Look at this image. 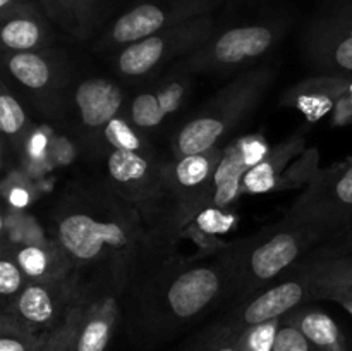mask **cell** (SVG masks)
<instances>
[{
    "mask_svg": "<svg viewBox=\"0 0 352 351\" xmlns=\"http://www.w3.org/2000/svg\"><path fill=\"white\" fill-rule=\"evenodd\" d=\"M57 240L67 257L86 265L127 253L138 243V231L133 219L117 210L105 219L88 210H69L57 222Z\"/></svg>",
    "mask_w": 352,
    "mask_h": 351,
    "instance_id": "obj_1",
    "label": "cell"
},
{
    "mask_svg": "<svg viewBox=\"0 0 352 351\" xmlns=\"http://www.w3.org/2000/svg\"><path fill=\"white\" fill-rule=\"evenodd\" d=\"M220 0H143L113 23L110 41L131 45L167 28L206 16Z\"/></svg>",
    "mask_w": 352,
    "mask_h": 351,
    "instance_id": "obj_2",
    "label": "cell"
},
{
    "mask_svg": "<svg viewBox=\"0 0 352 351\" xmlns=\"http://www.w3.org/2000/svg\"><path fill=\"white\" fill-rule=\"evenodd\" d=\"M210 30H212V19L210 16H201L127 45L119 55V71L129 78L148 74L164 58L205 40L210 34Z\"/></svg>",
    "mask_w": 352,
    "mask_h": 351,
    "instance_id": "obj_3",
    "label": "cell"
},
{
    "mask_svg": "<svg viewBox=\"0 0 352 351\" xmlns=\"http://www.w3.org/2000/svg\"><path fill=\"white\" fill-rule=\"evenodd\" d=\"M352 213V162L337 172L323 176L299 200L294 220L305 226H330Z\"/></svg>",
    "mask_w": 352,
    "mask_h": 351,
    "instance_id": "obj_4",
    "label": "cell"
},
{
    "mask_svg": "<svg viewBox=\"0 0 352 351\" xmlns=\"http://www.w3.org/2000/svg\"><path fill=\"white\" fill-rule=\"evenodd\" d=\"M57 286L52 281H31L3 313L33 332L52 334L67 317H62L65 295L58 292Z\"/></svg>",
    "mask_w": 352,
    "mask_h": 351,
    "instance_id": "obj_5",
    "label": "cell"
},
{
    "mask_svg": "<svg viewBox=\"0 0 352 351\" xmlns=\"http://www.w3.org/2000/svg\"><path fill=\"white\" fill-rule=\"evenodd\" d=\"M248 93L234 96V100H222V112L220 114H205V116L195 117L189 120L181 131H179L177 141H175V151L181 157L188 155L205 153L215 148L217 141L226 134L230 124L237 120L244 109H246Z\"/></svg>",
    "mask_w": 352,
    "mask_h": 351,
    "instance_id": "obj_6",
    "label": "cell"
},
{
    "mask_svg": "<svg viewBox=\"0 0 352 351\" xmlns=\"http://www.w3.org/2000/svg\"><path fill=\"white\" fill-rule=\"evenodd\" d=\"M220 286V275L213 268H191L172 282L167 291V303L175 317L191 319L213 301Z\"/></svg>",
    "mask_w": 352,
    "mask_h": 351,
    "instance_id": "obj_7",
    "label": "cell"
},
{
    "mask_svg": "<svg viewBox=\"0 0 352 351\" xmlns=\"http://www.w3.org/2000/svg\"><path fill=\"white\" fill-rule=\"evenodd\" d=\"M275 31L263 24L239 26L220 34L212 45V57L219 64L236 65L260 57L274 45Z\"/></svg>",
    "mask_w": 352,
    "mask_h": 351,
    "instance_id": "obj_8",
    "label": "cell"
},
{
    "mask_svg": "<svg viewBox=\"0 0 352 351\" xmlns=\"http://www.w3.org/2000/svg\"><path fill=\"white\" fill-rule=\"evenodd\" d=\"M116 319L117 308L112 299L89 306L78 305L71 351H105L112 339Z\"/></svg>",
    "mask_w": 352,
    "mask_h": 351,
    "instance_id": "obj_9",
    "label": "cell"
},
{
    "mask_svg": "<svg viewBox=\"0 0 352 351\" xmlns=\"http://www.w3.org/2000/svg\"><path fill=\"white\" fill-rule=\"evenodd\" d=\"M122 100V92L102 78L86 79L76 89V107L88 127H105L117 117Z\"/></svg>",
    "mask_w": 352,
    "mask_h": 351,
    "instance_id": "obj_10",
    "label": "cell"
},
{
    "mask_svg": "<svg viewBox=\"0 0 352 351\" xmlns=\"http://www.w3.org/2000/svg\"><path fill=\"white\" fill-rule=\"evenodd\" d=\"M107 171L110 181L126 191V198L146 196L148 189L153 186L151 162L141 151L113 150L107 158Z\"/></svg>",
    "mask_w": 352,
    "mask_h": 351,
    "instance_id": "obj_11",
    "label": "cell"
},
{
    "mask_svg": "<svg viewBox=\"0 0 352 351\" xmlns=\"http://www.w3.org/2000/svg\"><path fill=\"white\" fill-rule=\"evenodd\" d=\"M3 26L0 38L7 50L31 52L43 41L41 17L28 2H19L2 12Z\"/></svg>",
    "mask_w": 352,
    "mask_h": 351,
    "instance_id": "obj_12",
    "label": "cell"
},
{
    "mask_svg": "<svg viewBox=\"0 0 352 351\" xmlns=\"http://www.w3.org/2000/svg\"><path fill=\"white\" fill-rule=\"evenodd\" d=\"M302 244L294 233H278L253 251L250 270L258 281H268L298 258Z\"/></svg>",
    "mask_w": 352,
    "mask_h": 351,
    "instance_id": "obj_13",
    "label": "cell"
},
{
    "mask_svg": "<svg viewBox=\"0 0 352 351\" xmlns=\"http://www.w3.org/2000/svg\"><path fill=\"white\" fill-rule=\"evenodd\" d=\"M302 299H305V286L301 282H282L253 299L244 310L243 320L250 327L268 322V320L280 319L284 313L298 306Z\"/></svg>",
    "mask_w": 352,
    "mask_h": 351,
    "instance_id": "obj_14",
    "label": "cell"
},
{
    "mask_svg": "<svg viewBox=\"0 0 352 351\" xmlns=\"http://www.w3.org/2000/svg\"><path fill=\"white\" fill-rule=\"evenodd\" d=\"M248 171H250V165L244 160L243 148L237 141L234 147L223 151L222 160L213 174V206L226 209L239 196L241 188H243V178Z\"/></svg>",
    "mask_w": 352,
    "mask_h": 351,
    "instance_id": "obj_15",
    "label": "cell"
},
{
    "mask_svg": "<svg viewBox=\"0 0 352 351\" xmlns=\"http://www.w3.org/2000/svg\"><path fill=\"white\" fill-rule=\"evenodd\" d=\"M291 323L301 329L316 351H347L339 326L322 310L299 312Z\"/></svg>",
    "mask_w": 352,
    "mask_h": 351,
    "instance_id": "obj_16",
    "label": "cell"
},
{
    "mask_svg": "<svg viewBox=\"0 0 352 351\" xmlns=\"http://www.w3.org/2000/svg\"><path fill=\"white\" fill-rule=\"evenodd\" d=\"M10 76L31 92H41L54 83V69L47 57L36 52H14L7 62Z\"/></svg>",
    "mask_w": 352,
    "mask_h": 351,
    "instance_id": "obj_17",
    "label": "cell"
},
{
    "mask_svg": "<svg viewBox=\"0 0 352 351\" xmlns=\"http://www.w3.org/2000/svg\"><path fill=\"white\" fill-rule=\"evenodd\" d=\"M222 155L223 153L213 148L205 153L181 157L174 169L175 182L184 189L201 188L206 181L213 179V174L222 160Z\"/></svg>",
    "mask_w": 352,
    "mask_h": 351,
    "instance_id": "obj_18",
    "label": "cell"
},
{
    "mask_svg": "<svg viewBox=\"0 0 352 351\" xmlns=\"http://www.w3.org/2000/svg\"><path fill=\"white\" fill-rule=\"evenodd\" d=\"M50 334H38L3 313L0 320V351H41Z\"/></svg>",
    "mask_w": 352,
    "mask_h": 351,
    "instance_id": "obj_19",
    "label": "cell"
},
{
    "mask_svg": "<svg viewBox=\"0 0 352 351\" xmlns=\"http://www.w3.org/2000/svg\"><path fill=\"white\" fill-rule=\"evenodd\" d=\"M347 85L342 79L323 83L316 92H302L298 95V107L309 120H318L332 110L337 98L346 95Z\"/></svg>",
    "mask_w": 352,
    "mask_h": 351,
    "instance_id": "obj_20",
    "label": "cell"
},
{
    "mask_svg": "<svg viewBox=\"0 0 352 351\" xmlns=\"http://www.w3.org/2000/svg\"><path fill=\"white\" fill-rule=\"evenodd\" d=\"M282 158H284V151H280L277 157L268 153V157L263 162L251 167L243 178L244 191L256 193L258 195V193H268L277 188V169L280 165L278 162H282Z\"/></svg>",
    "mask_w": 352,
    "mask_h": 351,
    "instance_id": "obj_21",
    "label": "cell"
},
{
    "mask_svg": "<svg viewBox=\"0 0 352 351\" xmlns=\"http://www.w3.org/2000/svg\"><path fill=\"white\" fill-rule=\"evenodd\" d=\"M280 322L278 319L250 326L237 339V351H274Z\"/></svg>",
    "mask_w": 352,
    "mask_h": 351,
    "instance_id": "obj_22",
    "label": "cell"
},
{
    "mask_svg": "<svg viewBox=\"0 0 352 351\" xmlns=\"http://www.w3.org/2000/svg\"><path fill=\"white\" fill-rule=\"evenodd\" d=\"M16 262L31 281H50V255L41 246H23L17 250Z\"/></svg>",
    "mask_w": 352,
    "mask_h": 351,
    "instance_id": "obj_23",
    "label": "cell"
},
{
    "mask_svg": "<svg viewBox=\"0 0 352 351\" xmlns=\"http://www.w3.org/2000/svg\"><path fill=\"white\" fill-rule=\"evenodd\" d=\"M131 117L136 126L150 129V127L158 126L167 117V112L162 109L157 93H141L133 100Z\"/></svg>",
    "mask_w": 352,
    "mask_h": 351,
    "instance_id": "obj_24",
    "label": "cell"
},
{
    "mask_svg": "<svg viewBox=\"0 0 352 351\" xmlns=\"http://www.w3.org/2000/svg\"><path fill=\"white\" fill-rule=\"evenodd\" d=\"M103 136L109 141L110 147L116 150H133L141 151V140L133 127L122 119V117H116L110 120L105 127H103Z\"/></svg>",
    "mask_w": 352,
    "mask_h": 351,
    "instance_id": "obj_25",
    "label": "cell"
},
{
    "mask_svg": "<svg viewBox=\"0 0 352 351\" xmlns=\"http://www.w3.org/2000/svg\"><path fill=\"white\" fill-rule=\"evenodd\" d=\"M26 124V114H24L21 103L14 98L10 93L3 92L0 95V127L7 136H16Z\"/></svg>",
    "mask_w": 352,
    "mask_h": 351,
    "instance_id": "obj_26",
    "label": "cell"
},
{
    "mask_svg": "<svg viewBox=\"0 0 352 351\" xmlns=\"http://www.w3.org/2000/svg\"><path fill=\"white\" fill-rule=\"evenodd\" d=\"M323 288L332 291H352V258H342L323 268Z\"/></svg>",
    "mask_w": 352,
    "mask_h": 351,
    "instance_id": "obj_27",
    "label": "cell"
},
{
    "mask_svg": "<svg viewBox=\"0 0 352 351\" xmlns=\"http://www.w3.org/2000/svg\"><path fill=\"white\" fill-rule=\"evenodd\" d=\"M196 224L205 234H223L229 233L236 224V215L226 213L222 209L210 206L201 210L196 217Z\"/></svg>",
    "mask_w": 352,
    "mask_h": 351,
    "instance_id": "obj_28",
    "label": "cell"
},
{
    "mask_svg": "<svg viewBox=\"0 0 352 351\" xmlns=\"http://www.w3.org/2000/svg\"><path fill=\"white\" fill-rule=\"evenodd\" d=\"M23 270L17 265L16 258L10 260L9 257H3L0 260V295L3 299L17 298L23 291Z\"/></svg>",
    "mask_w": 352,
    "mask_h": 351,
    "instance_id": "obj_29",
    "label": "cell"
},
{
    "mask_svg": "<svg viewBox=\"0 0 352 351\" xmlns=\"http://www.w3.org/2000/svg\"><path fill=\"white\" fill-rule=\"evenodd\" d=\"M76 315H78V305L71 306L64 322L48 336L47 343L43 344L41 351H71L72 332L76 326Z\"/></svg>",
    "mask_w": 352,
    "mask_h": 351,
    "instance_id": "obj_30",
    "label": "cell"
},
{
    "mask_svg": "<svg viewBox=\"0 0 352 351\" xmlns=\"http://www.w3.org/2000/svg\"><path fill=\"white\" fill-rule=\"evenodd\" d=\"M274 351H316L308 337L294 323H287L278 329L275 337Z\"/></svg>",
    "mask_w": 352,
    "mask_h": 351,
    "instance_id": "obj_31",
    "label": "cell"
},
{
    "mask_svg": "<svg viewBox=\"0 0 352 351\" xmlns=\"http://www.w3.org/2000/svg\"><path fill=\"white\" fill-rule=\"evenodd\" d=\"M100 0H72L71 10H69V19L65 26L74 31H85L89 26L96 14Z\"/></svg>",
    "mask_w": 352,
    "mask_h": 351,
    "instance_id": "obj_32",
    "label": "cell"
},
{
    "mask_svg": "<svg viewBox=\"0 0 352 351\" xmlns=\"http://www.w3.org/2000/svg\"><path fill=\"white\" fill-rule=\"evenodd\" d=\"M332 58L337 67L352 74V28L337 34L332 48Z\"/></svg>",
    "mask_w": 352,
    "mask_h": 351,
    "instance_id": "obj_33",
    "label": "cell"
},
{
    "mask_svg": "<svg viewBox=\"0 0 352 351\" xmlns=\"http://www.w3.org/2000/svg\"><path fill=\"white\" fill-rule=\"evenodd\" d=\"M184 93H186V88L182 83L179 81H172V83H167L165 86H162L160 89L157 92V96H158V102H160L162 109L168 114L175 112V110L179 109V105H181L182 98H184Z\"/></svg>",
    "mask_w": 352,
    "mask_h": 351,
    "instance_id": "obj_34",
    "label": "cell"
},
{
    "mask_svg": "<svg viewBox=\"0 0 352 351\" xmlns=\"http://www.w3.org/2000/svg\"><path fill=\"white\" fill-rule=\"evenodd\" d=\"M239 143H241V148H243L244 160H246V164L250 165V169L254 167V165H258L260 162H263L265 158L268 157V153H270L268 145L256 136L243 138V140H239Z\"/></svg>",
    "mask_w": 352,
    "mask_h": 351,
    "instance_id": "obj_35",
    "label": "cell"
},
{
    "mask_svg": "<svg viewBox=\"0 0 352 351\" xmlns=\"http://www.w3.org/2000/svg\"><path fill=\"white\" fill-rule=\"evenodd\" d=\"M41 3H43L45 10H47L52 17L58 19L60 23L67 24L72 0H41Z\"/></svg>",
    "mask_w": 352,
    "mask_h": 351,
    "instance_id": "obj_36",
    "label": "cell"
},
{
    "mask_svg": "<svg viewBox=\"0 0 352 351\" xmlns=\"http://www.w3.org/2000/svg\"><path fill=\"white\" fill-rule=\"evenodd\" d=\"M7 198H9V203L12 206L23 209V206H26L28 203H30V193L24 188H21V186H14V188H10Z\"/></svg>",
    "mask_w": 352,
    "mask_h": 351,
    "instance_id": "obj_37",
    "label": "cell"
},
{
    "mask_svg": "<svg viewBox=\"0 0 352 351\" xmlns=\"http://www.w3.org/2000/svg\"><path fill=\"white\" fill-rule=\"evenodd\" d=\"M47 148V138L43 133H34L30 140V151L33 157H41Z\"/></svg>",
    "mask_w": 352,
    "mask_h": 351,
    "instance_id": "obj_38",
    "label": "cell"
},
{
    "mask_svg": "<svg viewBox=\"0 0 352 351\" xmlns=\"http://www.w3.org/2000/svg\"><path fill=\"white\" fill-rule=\"evenodd\" d=\"M329 296H332L336 301H339L352 315V291H332L329 292Z\"/></svg>",
    "mask_w": 352,
    "mask_h": 351,
    "instance_id": "obj_39",
    "label": "cell"
},
{
    "mask_svg": "<svg viewBox=\"0 0 352 351\" xmlns=\"http://www.w3.org/2000/svg\"><path fill=\"white\" fill-rule=\"evenodd\" d=\"M16 3H19V0H0V10H2V12H6L7 9L14 7Z\"/></svg>",
    "mask_w": 352,
    "mask_h": 351,
    "instance_id": "obj_40",
    "label": "cell"
},
{
    "mask_svg": "<svg viewBox=\"0 0 352 351\" xmlns=\"http://www.w3.org/2000/svg\"><path fill=\"white\" fill-rule=\"evenodd\" d=\"M215 351H237V339L230 344H223V346L217 348Z\"/></svg>",
    "mask_w": 352,
    "mask_h": 351,
    "instance_id": "obj_41",
    "label": "cell"
}]
</instances>
